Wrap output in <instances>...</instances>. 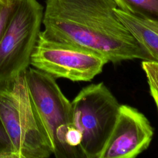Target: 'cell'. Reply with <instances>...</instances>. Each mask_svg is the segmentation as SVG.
I'll return each instance as SVG.
<instances>
[{
	"label": "cell",
	"mask_w": 158,
	"mask_h": 158,
	"mask_svg": "<svg viewBox=\"0 0 158 158\" xmlns=\"http://www.w3.org/2000/svg\"><path fill=\"white\" fill-rule=\"evenodd\" d=\"M43 15V7L37 0H19L0 42V82L16 77L29 67Z\"/></svg>",
	"instance_id": "5b68a950"
},
{
	"label": "cell",
	"mask_w": 158,
	"mask_h": 158,
	"mask_svg": "<svg viewBox=\"0 0 158 158\" xmlns=\"http://www.w3.org/2000/svg\"><path fill=\"white\" fill-rule=\"evenodd\" d=\"M72 123L80 133L86 158H99L115 125L120 104L103 82L81 89L71 102Z\"/></svg>",
	"instance_id": "3957f363"
},
{
	"label": "cell",
	"mask_w": 158,
	"mask_h": 158,
	"mask_svg": "<svg viewBox=\"0 0 158 158\" xmlns=\"http://www.w3.org/2000/svg\"><path fill=\"white\" fill-rule=\"evenodd\" d=\"M0 118L11 141L14 158H48L53 154L25 72L0 82Z\"/></svg>",
	"instance_id": "7a4b0ae2"
},
{
	"label": "cell",
	"mask_w": 158,
	"mask_h": 158,
	"mask_svg": "<svg viewBox=\"0 0 158 158\" xmlns=\"http://www.w3.org/2000/svg\"><path fill=\"white\" fill-rule=\"evenodd\" d=\"M28 88L49 138L53 155L56 158L85 157L70 147L66 136L72 123L71 102L65 97L55 78L35 68L25 72Z\"/></svg>",
	"instance_id": "277c9868"
},
{
	"label": "cell",
	"mask_w": 158,
	"mask_h": 158,
	"mask_svg": "<svg viewBox=\"0 0 158 158\" xmlns=\"http://www.w3.org/2000/svg\"><path fill=\"white\" fill-rule=\"evenodd\" d=\"M148 85H149L151 96H152V98L156 104V107L157 109V112H158V89L156 88H155L154 86H152V85H151V84H148Z\"/></svg>",
	"instance_id": "4fadbf2b"
},
{
	"label": "cell",
	"mask_w": 158,
	"mask_h": 158,
	"mask_svg": "<svg viewBox=\"0 0 158 158\" xmlns=\"http://www.w3.org/2000/svg\"><path fill=\"white\" fill-rule=\"evenodd\" d=\"M0 158H14L11 141L0 118Z\"/></svg>",
	"instance_id": "8fae6325"
},
{
	"label": "cell",
	"mask_w": 158,
	"mask_h": 158,
	"mask_svg": "<svg viewBox=\"0 0 158 158\" xmlns=\"http://www.w3.org/2000/svg\"><path fill=\"white\" fill-rule=\"evenodd\" d=\"M141 67L146 74L148 84L158 89V63L151 60H143Z\"/></svg>",
	"instance_id": "7c38bea8"
},
{
	"label": "cell",
	"mask_w": 158,
	"mask_h": 158,
	"mask_svg": "<svg viewBox=\"0 0 158 158\" xmlns=\"http://www.w3.org/2000/svg\"><path fill=\"white\" fill-rule=\"evenodd\" d=\"M118 7L138 17L158 22V0H115Z\"/></svg>",
	"instance_id": "9c48e42d"
},
{
	"label": "cell",
	"mask_w": 158,
	"mask_h": 158,
	"mask_svg": "<svg viewBox=\"0 0 158 158\" xmlns=\"http://www.w3.org/2000/svg\"><path fill=\"white\" fill-rule=\"evenodd\" d=\"M154 129L136 109L120 105L114 128L99 158H135L149 147Z\"/></svg>",
	"instance_id": "52a82bcc"
},
{
	"label": "cell",
	"mask_w": 158,
	"mask_h": 158,
	"mask_svg": "<svg viewBox=\"0 0 158 158\" xmlns=\"http://www.w3.org/2000/svg\"><path fill=\"white\" fill-rule=\"evenodd\" d=\"M19 0H0V42Z\"/></svg>",
	"instance_id": "30bf717a"
},
{
	"label": "cell",
	"mask_w": 158,
	"mask_h": 158,
	"mask_svg": "<svg viewBox=\"0 0 158 158\" xmlns=\"http://www.w3.org/2000/svg\"><path fill=\"white\" fill-rule=\"evenodd\" d=\"M109 61L102 56L79 46L49 40L40 33L30 65L53 77L89 81Z\"/></svg>",
	"instance_id": "8992f818"
},
{
	"label": "cell",
	"mask_w": 158,
	"mask_h": 158,
	"mask_svg": "<svg viewBox=\"0 0 158 158\" xmlns=\"http://www.w3.org/2000/svg\"></svg>",
	"instance_id": "5bb4252c"
},
{
	"label": "cell",
	"mask_w": 158,
	"mask_h": 158,
	"mask_svg": "<svg viewBox=\"0 0 158 158\" xmlns=\"http://www.w3.org/2000/svg\"><path fill=\"white\" fill-rule=\"evenodd\" d=\"M115 0H46L41 35L49 40L79 46L109 62L151 57L120 20Z\"/></svg>",
	"instance_id": "6da1fadb"
},
{
	"label": "cell",
	"mask_w": 158,
	"mask_h": 158,
	"mask_svg": "<svg viewBox=\"0 0 158 158\" xmlns=\"http://www.w3.org/2000/svg\"><path fill=\"white\" fill-rule=\"evenodd\" d=\"M114 11L152 61L158 63V22L138 17L118 7Z\"/></svg>",
	"instance_id": "ba28073f"
}]
</instances>
